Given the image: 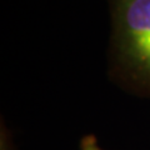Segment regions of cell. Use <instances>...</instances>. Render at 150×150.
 <instances>
[{
	"label": "cell",
	"mask_w": 150,
	"mask_h": 150,
	"mask_svg": "<svg viewBox=\"0 0 150 150\" xmlns=\"http://www.w3.org/2000/svg\"><path fill=\"white\" fill-rule=\"evenodd\" d=\"M108 75L124 90L150 99V0H108Z\"/></svg>",
	"instance_id": "cell-1"
},
{
	"label": "cell",
	"mask_w": 150,
	"mask_h": 150,
	"mask_svg": "<svg viewBox=\"0 0 150 150\" xmlns=\"http://www.w3.org/2000/svg\"><path fill=\"white\" fill-rule=\"evenodd\" d=\"M80 150H103V149L99 146L98 140L94 135H86V137L81 139Z\"/></svg>",
	"instance_id": "cell-2"
},
{
	"label": "cell",
	"mask_w": 150,
	"mask_h": 150,
	"mask_svg": "<svg viewBox=\"0 0 150 150\" xmlns=\"http://www.w3.org/2000/svg\"><path fill=\"white\" fill-rule=\"evenodd\" d=\"M14 144L11 140V135L8 128L1 124V150H14Z\"/></svg>",
	"instance_id": "cell-3"
}]
</instances>
